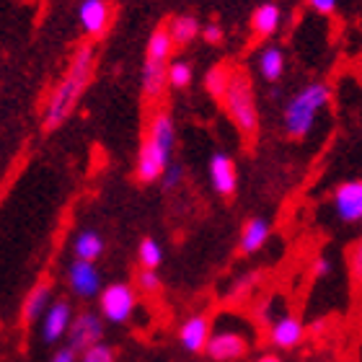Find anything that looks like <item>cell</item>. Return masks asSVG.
I'll list each match as a JSON object with an SVG mask.
<instances>
[{"label":"cell","instance_id":"34","mask_svg":"<svg viewBox=\"0 0 362 362\" xmlns=\"http://www.w3.org/2000/svg\"><path fill=\"white\" fill-rule=\"evenodd\" d=\"M329 272H332V262H329V259L318 257L316 262H313V274H316V277H326Z\"/></svg>","mask_w":362,"mask_h":362},{"label":"cell","instance_id":"25","mask_svg":"<svg viewBox=\"0 0 362 362\" xmlns=\"http://www.w3.org/2000/svg\"><path fill=\"white\" fill-rule=\"evenodd\" d=\"M194 81V68L187 60H174L168 62V88L184 90Z\"/></svg>","mask_w":362,"mask_h":362},{"label":"cell","instance_id":"22","mask_svg":"<svg viewBox=\"0 0 362 362\" xmlns=\"http://www.w3.org/2000/svg\"><path fill=\"white\" fill-rule=\"evenodd\" d=\"M259 76L264 78L267 83H277L279 78L285 76V52L277 45H267L259 52Z\"/></svg>","mask_w":362,"mask_h":362},{"label":"cell","instance_id":"17","mask_svg":"<svg viewBox=\"0 0 362 362\" xmlns=\"http://www.w3.org/2000/svg\"><path fill=\"white\" fill-rule=\"evenodd\" d=\"M49 305H52V285H49L47 279H42V282H37V285L31 287L29 295H26V300H23L21 321L26 326H31L34 321H39V318L45 316Z\"/></svg>","mask_w":362,"mask_h":362},{"label":"cell","instance_id":"24","mask_svg":"<svg viewBox=\"0 0 362 362\" xmlns=\"http://www.w3.org/2000/svg\"><path fill=\"white\" fill-rule=\"evenodd\" d=\"M137 262H140V269H158L163 264V246L151 235L143 238L137 246Z\"/></svg>","mask_w":362,"mask_h":362},{"label":"cell","instance_id":"21","mask_svg":"<svg viewBox=\"0 0 362 362\" xmlns=\"http://www.w3.org/2000/svg\"><path fill=\"white\" fill-rule=\"evenodd\" d=\"M174 39L168 34V26L160 23L151 31L148 37V45H145V60H156V62H168L171 54H174Z\"/></svg>","mask_w":362,"mask_h":362},{"label":"cell","instance_id":"7","mask_svg":"<svg viewBox=\"0 0 362 362\" xmlns=\"http://www.w3.org/2000/svg\"><path fill=\"white\" fill-rule=\"evenodd\" d=\"M73 318H76V313H73V305L68 300H52V305L42 316V326H39L42 341L45 344H57L60 339H68Z\"/></svg>","mask_w":362,"mask_h":362},{"label":"cell","instance_id":"20","mask_svg":"<svg viewBox=\"0 0 362 362\" xmlns=\"http://www.w3.org/2000/svg\"><path fill=\"white\" fill-rule=\"evenodd\" d=\"M166 26H168V34H171L176 47H187V45H192L194 39L202 37V23H199V18L192 13L174 16Z\"/></svg>","mask_w":362,"mask_h":362},{"label":"cell","instance_id":"18","mask_svg":"<svg viewBox=\"0 0 362 362\" xmlns=\"http://www.w3.org/2000/svg\"><path fill=\"white\" fill-rule=\"evenodd\" d=\"M269 233H272L269 220L264 218L246 220L241 228V235H238V249H241V254H257V251H262L267 246V241H269Z\"/></svg>","mask_w":362,"mask_h":362},{"label":"cell","instance_id":"6","mask_svg":"<svg viewBox=\"0 0 362 362\" xmlns=\"http://www.w3.org/2000/svg\"><path fill=\"white\" fill-rule=\"evenodd\" d=\"M114 18V8L109 0H81L78 6V21L88 39H101L109 31Z\"/></svg>","mask_w":362,"mask_h":362},{"label":"cell","instance_id":"14","mask_svg":"<svg viewBox=\"0 0 362 362\" xmlns=\"http://www.w3.org/2000/svg\"><path fill=\"white\" fill-rule=\"evenodd\" d=\"M334 212L344 223L362 220V179L339 184V189L334 192Z\"/></svg>","mask_w":362,"mask_h":362},{"label":"cell","instance_id":"10","mask_svg":"<svg viewBox=\"0 0 362 362\" xmlns=\"http://www.w3.org/2000/svg\"><path fill=\"white\" fill-rule=\"evenodd\" d=\"M305 339V326L293 313H282V316L269 321V344L277 349H295Z\"/></svg>","mask_w":362,"mask_h":362},{"label":"cell","instance_id":"23","mask_svg":"<svg viewBox=\"0 0 362 362\" xmlns=\"http://www.w3.org/2000/svg\"><path fill=\"white\" fill-rule=\"evenodd\" d=\"M104 238H101V233H96V230H90V228H86V230H81V233L76 235V241H73V254H76V259H81V262H93L96 264V259L104 254Z\"/></svg>","mask_w":362,"mask_h":362},{"label":"cell","instance_id":"26","mask_svg":"<svg viewBox=\"0 0 362 362\" xmlns=\"http://www.w3.org/2000/svg\"><path fill=\"white\" fill-rule=\"evenodd\" d=\"M135 290L143 295H158L163 290V279H160L158 269H140L135 277Z\"/></svg>","mask_w":362,"mask_h":362},{"label":"cell","instance_id":"3","mask_svg":"<svg viewBox=\"0 0 362 362\" xmlns=\"http://www.w3.org/2000/svg\"><path fill=\"white\" fill-rule=\"evenodd\" d=\"M220 104L226 109L238 132L243 137H254L259 132V106H257V93H254V83L243 70H230V81H228Z\"/></svg>","mask_w":362,"mask_h":362},{"label":"cell","instance_id":"4","mask_svg":"<svg viewBox=\"0 0 362 362\" xmlns=\"http://www.w3.org/2000/svg\"><path fill=\"white\" fill-rule=\"evenodd\" d=\"M98 308L109 324H127L137 308V290L129 282H112L98 295Z\"/></svg>","mask_w":362,"mask_h":362},{"label":"cell","instance_id":"1","mask_svg":"<svg viewBox=\"0 0 362 362\" xmlns=\"http://www.w3.org/2000/svg\"><path fill=\"white\" fill-rule=\"evenodd\" d=\"M93 68H96V49H93V45H81L70 57V65L62 81L54 86L45 109H42V127L47 132L62 127L70 114L76 112L78 101L93 78Z\"/></svg>","mask_w":362,"mask_h":362},{"label":"cell","instance_id":"15","mask_svg":"<svg viewBox=\"0 0 362 362\" xmlns=\"http://www.w3.org/2000/svg\"><path fill=\"white\" fill-rule=\"evenodd\" d=\"M210 184L220 197H233L238 189V171H235V160L228 153H215L210 158Z\"/></svg>","mask_w":362,"mask_h":362},{"label":"cell","instance_id":"2","mask_svg":"<svg viewBox=\"0 0 362 362\" xmlns=\"http://www.w3.org/2000/svg\"><path fill=\"white\" fill-rule=\"evenodd\" d=\"M332 101V88L321 81L316 83L303 86L295 96H290V101L285 104V114H282V124L285 132L293 140H303L310 135V129L316 124L318 114L324 112Z\"/></svg>","mask_w":362,"mask_h":362},{"label":"cell","instance_id":"8","mask_svg":"<svg viewBox=\"0 0 362 362\" xmlns=\"http://www.w3.org/2000/svg\"><path fill=\"white\" fill-rule=\"evenodd\" d=\"M104 337V324H101V316L93 313V310H83L73 318L68 332V347H73L76 352H86L88 347L98 344Z\"/></svg>","mask_w":362,"mask_h":362},{"label":"cell","instance_id":"29","mask_svg":"<svg viewBox=\"0 0 362 362\" xmlns=\"http://www.w3.org/2000/svg\"><path fill=\"white\" fill-rule=\"evenodd\" d=\"M160 179H163V187H166V189H176L179 184H184V166H181V163H174V160H171V163L166 166V171H163V176H160Z\"/></svg>","mask_w":362,"mask_h":362},{"label":"cell","instance_id":"27","mask_svg":"<svg viewBox=\"0 0 362 362\" xmlns=\"http://www.w3.org/2000/svg\"><path fill=\"white\" fill-rule=\"evenodd\" d=\"M230 70L233 68H226V65H218V68H212L207 76H204V86L210 90L212 96L220 98L223 96V90H226L228 81H230Z\"/></svg>","mask_w":362,"mask_h":362},{"label":"cell","instance_id":"28","mask_svg":"<svg viewBox=\"0 0 362 362\" xmlns=\"http://www.w3.org/2000/svg\"><path fill=\"white\" fill-rule=\"evenodd\" d=\"M81 362H117L114 349L104 341H98L93 347H88L86 352H81Z\"/></svg>","mask_w":362,"mask_h":362},{"label":"cell","instance_id":"30","mask_svg":"<svg viewBox=\"0 0 362 362\" xmlns=\"http://www.w3.org/2000/svg\"><path fill=\"white\" fill-rule=\"evenodd\" d=\"M349 272H352V279L357 285H362V238L349 251Z\"/></svg>","mask_w":362,"mask_h":362},{"label":"cell","instance_id":"33","mask_svg":"<svg viewBox=\"0 0 362 362\" xmlns=\"http://www.w3.org/2000/svg\"><path fill=\"white\" fill-rule=\"evenodd\" d=\"M76 360H78V352L73 347H68V344H65V347H60L57 352H54L49 362H76Z\"/></svg>","mask_w":362,"mask_h":362},{"label":"cell","instance_id":"9","mask_svg":"<svg viewBox=\"0 0 362 362\" xmlns=\"http://www.w3.org/2000/svg\"><path fill=\"white\" fill-rule=\"evenodd\" d=\"M171 163V156L163 153L156 143H151L148 137L143 140L140 151H137V163H135V179L140 184H153L158 181L166 171V166Z\"/></svg>","mask_w":362,"mask_h":362},{"label":"cell","instance_id":"35","mask_svg":"<svg viewBox=\"0 0 362 362\" xmlns=\"http://www.w3.org/2000/svg\"><path fill=\"white\" fill-rule=\"evenodd\" d=\"M257 362H285V360H282L279 355H262Z\"/></svg>","mask_w":362,"mask_h":362},{"label":"cell","instance_id":"31","mask_svg":"<svg viewBox=\"0 0 362 362\" xmlns=\"http://www.w3.org/2000/svg\"><path fill=\"white\" fill-rule=\"evenodd\" d=\"M202 37L207 45H220L223 42V26L218 21H210L202 26Z\"/></svg>","mask_w":362,"mask_h":362},{"label":"cell","instance_id":"12","mask_svg":"<svg viewBox=\"0 0 362 362\" xmlns=\"http://www.w3.org/2000/svg\"><path fill=\"white\" fill-rule=\"evenodd\" d=\"M140 90L148 104H158L163 101L168 90V62L145 60L143 73H140Z\"/></svg>","mask_w":362,"mask_h":362},{"label":"cell","instance_id":"13","mask_svg":"<svg viewBox=\"0 0 362 362\" xmlns=\"http://www.w3.org/2000/svg\"><path fill=\"white\" fill-rule=\"evenodd\" d=\"M210 337H212V324L204 313H194V316H189L187 321L179 326V344L187 349V352H192V355L204 352Z\"/></svg>","mask_w":362,"mask_h":362},{"label":"cell","instance_id":"11","mask_svg":"<svg viewBox=\"0 0 362 362\" xmlns=\"http://www.w3.org/2000/svg\"><path fill=\"white\" fill-rule=\"evenodd\" d=\"M68 285H70V290H73L78 298H83V300L96 298V295H101V290H104L96 264H93V262H81V259H76V262L68 267Z\"/></svg>","mask_w":362,"mask_h":362},{"label":"cell","instance_id":"16","mask_svg":"<svg viewBox=\"0 0 362 362\" xmlns=\"http://www.w3.org/2000/svg\"><path fill=\"white\" fill-rule=\"evenodd\" d=\"M145 137L156 143L163 153L174 156L176 148V124L174 117L166 112V109H158V112L151 114V122H148V129H145Z\"/></svg>","mask_w":362,"mask_h":362},{"label":"cell","instance_id":"5","mask_svg":"<svg viewBox=\"0 0 362 362\" xmlns=\"http://www.w3.org/2000/svg\"><path fill=\"white\" fill-rule=\"evenodd\" d=\"M251 341L243 332H235V329H218L212 332L207 347H204V355L210 357L212 362H238L249 355Z\"/></svg>","mask_w":362,"mask_h":362},{"label":"cell","instance_id":"32","mask_svg":"<svg viewBox=\"0 0 362 362\" xmlns=\"http://www.w3.org/2000/svg\"><path fill=\"white\" fill-rule=\"evenodd\" d=\"M316 13H321V16H332L334 11H337V3L339 0H305Z\"/></svg>","mask_w":362,"mask_h":362},{"label":"cell","instance_id":"19","mask_svg":"<svg viewBox=\"0 0 362 362\" xmlns=\"http://www.w3.org/2000/svg\"><path fill=\"white\" fill-rule=\"evenodd\" d=\"M279 23H282V8L277 3H262V6L251 13V31L259 39H269L277 34Z\"/></svg>","mask_w":362,"mask_h":362}]
</instances>
